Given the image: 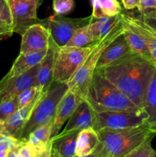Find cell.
Here are the masks:
<instances>
[{
  "label": "cell",
  "mask_w": 156,
  "mask_h": 157,
  "mask_svg": "<svg viewBox=\"0 0 156 157\" xmlns=\"http://www.w3.org/2000/svg\"><path fill=\"white\" fill-rule=\"evenodd\" d=\"M155 66L153 60L131 52L96 71L117 87L138 108L144 110L145 92Z\"/></svg>",
  "instance_id": "1"
},
{
  "label": "cell",
  "mask_w": 156,
  "mask_h": 157,
  "mask_svg": "<svg viewBox=\"0 0 156 157\" xmlns=\"http://www.w3.org/2000/svg\"><path fill=\"white\" fill-rule=\"evenodd\" d=\"M97 133L99 143L93 153L97 157H122L156 136L155 130L147 124L122 130L102 129Z\"/></svg>",
  "instance_id": "2"
},
{
  "label": "cell",
  "mask_w": 156,
  "mask_h": 157,
  "mask_svg": "<svg viewBox=\"0 0 156 157\" xmlns=\"http://www.w3.org/2000/svg\"><path fill=\"white\" fill-rule=\"evenodd\" d=\"M85 100L96 112L142 110L96 71L93 75Z\"/></svg>",
  "instance_id": "3"
},
{
  "label": "cell",
  "mask_w": 156,
  "mask_h": 157,
  "mask_svg": "<svg viewBox=\"0 0 156 157\" xmlns=\"http://www.w3.org/2000/svg\"><path fill=\"white\" fill-rule=\"evenodd\" d=\"M124 23L122 19L119 21L116 27L106 35L99 40L96 48L89 55L84 64L77 69L71 79L67 83V87L70 90L79 95L84 100L86 99L89 88L91 84L93 75L96 68L98 60L106 48L124 32Z\"/></svg>",
  "instance_id": "4"
},
{
  "label": "cell",
  "mask_w": 156,
  "mask_h": 157,
  "mask_svg": "<svg viewBox=\"0 0 156 157\" xmlns=\"http://www.w3.org/2000/svg\"><path fill=\"white\" fill-rule=\"evenodd\" d=\"M68 89L65 83L53 82L48 90L44 92L30 118L23 127L21 140L26 142L29 134L38 127L46 124H53L58 103Z\"/></svg>",
  "instance_id": "5"
},
{
  "label": "cell",
  "mask_w": 156,
  "mask_h": 157,
  "mask_svg": "<svg viewBox=\"0 0 156 157\" xmlns=\"http://www.w3.org/2000/svg\"><path fill=\"white\" fill-rule=\"evenodd\" d=\"M98 41L83 48L57 47L55 52L54 67L53 73V82L67 84L77 71L84 64Z\"/></svg>",
  "instance_id": "6"
},
{
  "label": "cell",
  "mask_w": 156,
  "mask_h": 157,
  "mask_svg": "<svg viewBox=\"0 0 156 157\" xmlns=\"http://www.w3.org/2000/svg\"><path fill=\"white\" fill-rule=\"evenodd\" d=\"M93 15L84 18H67L62 15L54 14L45 19H39L38 22L48 31L50 38L58 47L67 45L76 30L87 25L93 21Z\"/></svg>",
  "instance_id": "7"
},
{
  "label": "cell",
  "mask_w": 156,
  "mask_h": 157,
  "mask_svg": "<svg viewBox=\"0 0 156 157\" xmlns=\"http://www.w3.org/2000/svg\"><path fill=\"white\" fill-rule=\"evenodd\" d=\"M96 131L102 129L122 130L137 127L146 124L148 119L144 110L139 111H102L93 110Z\"/></svg>",
  "instance_id": "8"
},
{
  "label": "cell",
  "mask_w": 156,
  "mask_h": 157,
  "mask_svg": "<svg viewBox=\"0 0 156 157\" xmlns=\"http://www.w3.org/2000/svg\"><path fill=\"white\" fill-rule=\"evenodd\" d=\"M9 2L12 12L14 32L21 35L27 28L38 22L37 0H15Z\"/></svg>",
  "instance_id": "9"
},
{
  "label": "cell",
  "mask_w": 156,
  "mask_h": 157,
  "mask_svg": "<svg viewBox=\"0 0 156 157\" xmlns=\"http://www.w3.org/2000/svg\"><path fill=\"white\" fill-rule=\"evenodd\" d=\"M40 64L17 77L6 75L0 81V103L8 98H16L21 92L33 87Z\"/></svg>",
  "instance_id": "10"
},
{
  "label": "cell",
  "mask_w": 156,
  "mask_h": 157,
  "mask_svg": "<svg viewBox=\"0 0 156 157\" xmlns=\"http://www.w3.org/2000/svg\"><path fill=\"white\" fill-rule=\"evenodd\" d=\"M50 38V34L44 25L40 23L32 25L21 35L20 53L47 49Z\"/></svg>",
  "instance_id": "11"
},
{
  "label": "cell",
  "mask_w": 156,
  "mask_h": 157,
  "mask_svg": "<svg viewBox=\"0 0 156 157\" xmlns=\"http://www.w3.org/2000/svg\"><path fill=\"white\" fill-rule=\"evenodd\" d=\"M44 93V92L42 90H40L37 93L35 98L29 104L17 110L12 116L9 117V119L4 123L5 131L3 134L13 136L18 140L21 139L23 127L30 118L32 111L38 101L42 98Z\"/></svg>",
  "instance_id": "12"
},
{
  "label": "cell",
  "mask_w": 156,
  "mask_h": 157,
  "mask_svg": "<svg viewBox=\"0 0 156 157\" xmlns=\"http://www.w3.org/2000/svg\"><path fill=\"white\" fill-rule=\"evenodd\" d=\"M83 98L67 89L66 93L58 103L51 129V139L60 133V130L66 121L69 120Z\"/></svg>",
  "instance_id": "13"
},
{
  "label": "cell",
  "mask_w": 156,
  "mask_h": 157,
  "mask_svg": "<svg viewBox=\"0 0 156 157\" xmlns=\"http://www.w3.org/2000/svg\"><path fill=\"white\" fill-rule=\"evenodd\" d=\"M122 19L125 24L138 35L141 37L146 44L154 62L156 64V33L151 30L141 18L132 14L122 12Z\"/></svg>",
  "instance_id": "14"
},
{
  "label": "cell",
  "mask_w": 156,
  "mask_h": 157,
  "mask_svg": "<svg viewBox=\"0 0 156 157\" xmlns=\"http://www.w3.org/2000/svg\"><path fill=\"white\" fill-rule=\"evenodd\" d=\"M57 47L58 46L55 44L52 38H50V44L47 48V54L40 64L39 68L37 73L35 86L42 89L44 92L47 91L53 83L55 52H56Z\"/></svg>",
  "instance_id": "15"
},
{
  "label": "cell",
  "mask_w": 156,
  "mask_h": 157,
  "mask_svg": "<svg viewBox=\"0 0 156 157\" xmlns=\"http://www.w3.org/2000/svg\"><path fill=\"white\" fill-rule=\"evenodd\" d=\"M93 110L87 100H83L71 115L62 133L80 130L93 127Z\"/></svg>",
  "instance_id": "16"
},
{
  "label": "cell",
  "mask_w": 156,
  "mask_h": 157,
  "mask_svg": "<svg viewBox=\"0 0 156 157\" xmlns=\"http://www.w3.org/2000/svg\"><path fill=\"white\" fill-rule=\"evenodd\" d=\"M131 52L132 51L125 40L123 33H122L117 38H115L102 52L98 60L96 69L101 68Z\"/></svg>",
  "instance_id": "17"
},
{
  "label": "cell",
  "mask_w": 156,
  "mask_h": 157,
  "mask_svg": "<svg viewBox=\"0 0 156 157\" xmlns=\"http://www.w3.org/2000/svg\"><path fill=\"white\" fill-rule=\"evenodd\" d=\"M47 52V49H44L37 52L20 53L14 61L10 71L8 72L7 75L11 77H17L30 70L35 66L41 64L45 57Z\"/></svg>",
  "instance_id": "18"
},
{
  "label": "cell",
  "mask_w": 156,
  "mask_h": 157,
  "mask_svg": "<svg viewBox=\"0 0 156 157\" xmlns=\"http://www.w3.org/2000/svg\"><path fill=\"white\" fill-rule=\"evenodd\" d=\"M79 130L59 133L52 138V147L61 157H76V146Z\"/></svg>",
  "instance_id": "19"
},
{
  "label": "cell",
  "mask_w": 156,
  "mask_h": 157,
  "mask_svg": "<svg viewBox=\"0 0 156 157\" xmlns=\"http://www.w3.org/2000/svg\"><path fill=\"white\" fill-rule=\"evenodd\" d=\"M99 143L98 133L93 127L80 130L76 139V156L82 157L92 154Z\"/></svg>",
  "instance_id": "20"
},
{
  "label": "cell",
  "mask_w": 156,
  "mask_h": 157,
  "mask_svg": "<svg viewBox=\"0 0 156 157\" xmlns=\"http://www.w3.org/2000/svg\"><path fill=\"white\" fill-rule=\"evenodd\" d=\"M143 110L148 117L146 124L156 131V66L145 92Z\"/></svg>",
  "instance_id": "21"
},
{
  "label": "cell",
  "mask_w": 156,
  "mask_h": 157,
  "mask_svg": "<svg viewBox=\"0 0 156 157\" xmlns=\"http://www.w3.org/2000/svg\"><path fill=\"white\" fill-rule=\"evenodd\" d=\"M122 18V13L113 17H104L97 18L95 21L89 24V29L94 42L99 41L106 36L119 22Z\"/></svg>",
  "instance_id": "22"
},
{
  "label": "cell",
  "mask_w": 156,
  "mask_h": 157,
  "mask_svg": "<svg viewBox=\"0 0 156 157\" xmlns=\"http://www.w3.org/2000/svg\"><path fill=\"white\" fill-rule=\"evenodd\" d=\"M53 124L41 126L29 134L27 141L34 153L45 150L51 140V129Z\"/></svg>",
  "instance_id": "23"
},
{
  "label": "cell",
  "mask_w": 156,
  "mask_h": 157,
  "mask_svg": "<svg viewBox=\"0 0 156 157\" xmlns=\"http://www.w3.org/2000/svg\"><path fill=\"white\" fill-rule=\"evenodd\" d=\"M93 7V18L113 17L122 12V9L117 0H90Z\"/></svg>",
  "instance_id": "24"
},
{
  "label": "cell",
  "mask_w": 156,
  "mask_h": 157,
  "mask_svg": "<svg viewBox=\"0 0 156 157\" xmlns=\"http://www.w3.org/2000/svg\"><path fill=\"white\" fill-rule=\"evenodd\" d=\"M123 23L124 29H125L123 32V35L125 37V40L127 41V42H128L130 48L132 49V51L141 54V55L149 58V59L153 60L152 58H151V54H150L149 50H148V47H147L144 40L139 35H138L136 32H133L131 29H129L125 24L124 21Z\"/></svg>",
  "instance_id": "25"
},
{
  "label": "cell",
  "mask_w": 156,
  "mask_h": 157,
  "mask_svg": "<svg viewBox=\"0 0 156 157\" xmlns=\"http://www.w3.org/2000/svg\"><path fill=\"white\" fill-rule=\"evenodd\" d=\"M94 43L89 29V25L80 28L76 31L67 45L68 47L83 48Z\"/></svg>",
  "instance_id": "26"
},
{
  "label": "cell",
  "mask_w": 156,
  "mask_h": 157,
  "mask_svg": "<svg viewBox=\"0 0 156 157\" xmlns=\"http://www.w3.org/2000/svg\"><path fill=\"white\" fill-rule=\"evenodd\" d=\"M152 138L139 145L122 157H156V150L151 146Z\"/></svg>",
  "instance_id": "27"
},
{
  "label": "cell",
  "mask_w": 156,
  "mask_h": 157,
  "mask_svg": "<svg viewBox=\"0 0 156 157\" xmlns=\"http://www.w3.org/2000/svg\"><path fill=\"white\" fill-rule=\"evenodd\" d=\"M16 98H11L0 103V121L5 123L18 110Z\"/></svg>",
  "instance_id": "28"
},
{
  "label": "cell",
  "mask_w": 156,
  "mask_h": 157,
  "mask_svg": "<svg viewBox=\"0 0 156 157\" xmlns=\"http://www.w3.org/2000/svg\"><path fill=\"white\" fill-rule=\"evenodd\" d=\"M40 90H42V89H41L40 87H36V86H33V87L26 89L24 91L21 92V93L16 97L18 108H21V107H24V106L27 105L28 104H29V103L35 98L37 93H38Z\"/></svg>",
  "instance_id": "29"
},
{
  "label": "cell",
  "mask_w": 156,
  "mask_h": 157,
  "mask_svg": "<svg viewBox=\"0 0 156 157\" xmlns=\"http://www.w3.org/2000/svg\"><path fill=\"white\" fill-rule=\"evenodd\" d=\"M24 143L13 136L0 134V152H9L15 147H21Z\"/></svg>",
  "instance_id": "30"
},
{
  "label": "cell",
  "mask_w": 156,
  "mask_h": 157,
  "mask_svg": "<svg viewBox=\"0 0 156 157\" xmlns=\"http://www.w3.org/2000/svg\"><path fill=\"white\" fill-rule=\"evenodd\" d=\"M75 6L73 0H53V10L58 15H67L72 12Z\"/></svg>",
  "instance_id": "31"
},
{
  "label": "cell",
  "mask_w": 156,
  "mask_h": 157,
  "mask_svg": "<svg viewBox=\"0 0 156 157\" xmlns=\"http://www.w3.org/2000/svg\"><path fill=\"white\" fill-rule=\"evenodd\" d=\"M0 19L12 25V16L8 0H0Z\"/></svg>",
  "instance_id": "32"
},
{
  "label": "cell",
  "mask_w": 156,
  "mask_h": 157,
  "mask_svg": "<svg viewBox=\"0 0 156 157\" xmlns=\"http://www.w3.org/2000/svg\"><path fill=\"white\" fill-rule=\"evenodd\" d=\"M139 18L142 20L150 29L156 33V13L155 11L147 12L145 14H139L138 15Z\"/></svg>",
  "instance_id": "33"
},
{
  "label": "cell",
  "mask_w": 156,
  "mask_h": 157,
  "mask_svg": "<svg viewBox=\"0 0 156 157\" xmlns=\"http://www.w3.org/2000/svg\"><path fill=\"white\" fill-rule=\"evenodd\" d=\"M139 14H145L156 10V0H140L138 6Z\"/></svg>",
  "instance_id": "34"
},
{
  "label": "cell",
  "mask_w": 156,
  "mask_h": 157,
  "mask_svg": "<svg viewBox=\"0 0 156 157\" xmlns=\"http://www.w3.org/2000/svg\"><path fill=\"white\" fill-rule=\"evenodd\" d=\"M14 33L13 27L6 21L0 19V38L2 40L6 39Z\"/></svg>",
  "instance_id": "35"
},
{
  "label": "cell",
  "mask_w": 156,
  "mask_h": 157,
  "mask_svg": "<svg viewBox=\"0 0 156 157\" xmlns=\"http://www.w3.org/2000/svg\"><path fill=\"white\" fill-rule=\"evenodd\" d=\"M18 157H34V153L27 142L24 143L18 149Z\"/></svg>",
  "instance_id": "36"
},
{
  "label": "cell",
  "mask_w": 156,
  "mask_h": 157,
  "mask_svg": "<svg viewBox=\"0 0 156 157\" xmlns=\"http://www.w3.org/2000/svg\"><path fill=\"white\" fill-rule=\"evenodd\" d=\"M123 7L126 10H132L138 8L140 0H121Z\"/></svg>",
  "instance_id": "37"
},
{
  "label": "cell",
  "mask_w": 156,
  "mask_h": 157,
  "mask_svg": "<svg viewBox=\"0 0 156 157\" xmlns=\"http://www.w3.org/2000/svg\"><path fill=\"white\" fill-rule=\"evenodd\" d=\"M52 146V139L50 140V143H49L48 146L45 150H42V151L38 152V153H34V157H50V149H51Z\"/></svg>",
  "instance_id": "38"
},
{
  "label": "cell",
  "mask_w": 156,
  "mask_h": 157,
  "mask_svg": "<svg viewBox=\"0 0 156 157\" xmlns=\"http://www.w3.org/2000/svg\"><path fill=\"white\" fill-rule=\"evenodd\" d=\"M20 147H15V148L11 150L9 153H7V156L6 157H18V149Z\"/></svg>",
  "instance_id": "39"
},
{
  "label": "cell",
  "mask_w": 156,
  "mask_h": 157,
  "mask_svg": "<svg viewBox=\"0 0 156 157\" xmlns=\"http://www.w3.org/2000/svg\"><path fill=\"white\" fill-rule=\"evenodd\" d=\"M50 157H61L60 156L59 153H58V152L57 151L56 149H55L54 147H52V146H51V149H50Z\"/></svg>",
  "instance_id": "40"
},
{
  "label": "cell",
  "mask_w": 156,
  "mask_h": 157,
  "mask_svg": "<svg viewBox=\"0 0 156 157\" xmlns=\"http://www.w3.org/2000/svg\"><path fill=\"white\" fill-rule=\"evenodd\" d=\"M5 131V127H4V123L0 121V134H3Z\"/></svg>",
  "instance_id": "41"
},
{
  "label": "cell",
  "mask_w": 156,
  "mask_h": 157,
  "mask_svg": "<svg viewBox=\"0 0 156 157\" xmlns=\"http://www.w3.org/2000/svg\"><path fill=\"white\" fill-rule=\"evenodd\" d=\"M9 152H0V157H6Z\"/></svg>",
  "instance_id": "42"
},
{
  "label": "cell",
  "mask_w": 156,
  "mask_h": 157,
  "mask_svg": "<svg viewBox=\"0 0 156 157\" xmlns=\"http://www.w3.org/2000/svg\"><path fill=\"white\" fill-rule=\"evenodd\" d=\"M44 0H37V3H38V7H39L41 4L43 3Z\"/></svg>",
  "instance_id": "43"
},
{
  "label": "cell",
  "mask_w": 156,
  "mask_h": 157,
  "mask_svg": "<svg viewBox=\"0 0 156 157\" xmlns=\"http://www.w3.org/2000/svg\"><path fill=\"white\" fill-rule=\"evenodd\" d=\"M76 157H78V156H76ZM82 157H97L96 156L95 154H93V153H92V154H90V155H87V156H82Z\"/></svg>",
  "instance_id": "44"
},
{
  "label": "cell",
  "mask_w": 156,
  "mask_h": 157,
  "mask_svg": "<svg viewBox=\"0 0 156 157\" xmlns=\"http://www.w3.org/2000/svg\"><path fill=\"white\" fill-rule=\"evenodd\" d=\"M9 2H11V1H15V0H8Z\"/></svg>",
  "instance_id": "45"
},
{
  "label": "cell",
  "mask_w": 156,
  "mask_h": 157,
  "mask_svg": "<svg viewBox=\"0 0 156 157\" xmlns=\"http://www.w3.org/2000/svg\"><path fill=\"white\" fill-rule=\"evenodd\" d=\"M0 40H2V39H1V38H0Z\"/></svg>",
  "instance_id": "46"
},
{
  "label": "cell",
  "mask_w": 156,
  "mask_h": 157,
  "mask_svg": "<svg viewBox=\"0 0 156 157\" xmlns=\"http://www.w3.org/2000/svg\"><path fill=\"white\" fill-rule=\"evenodd\" d=\"M155 13H156V10H155Z\"/></svg>",
  "instance_id": "47"
}]
</instances>
